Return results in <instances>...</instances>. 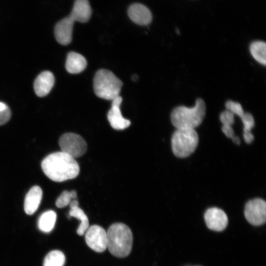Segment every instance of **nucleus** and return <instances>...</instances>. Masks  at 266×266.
Here are the masks:
<instances>
[{
	"label": "nucleus",
	"mask_w": 266,
	"mask_h": 266,
	"mask_svg": "<svg viewBox=\"0 0 266 266\" xmlns=\"http://www.w3.org/2000/svg\"><path fill=\"white\" fill-rule=\"evenodd\" d=\"M45 174L55 182H63L77 176L80 168L75 159L61 151L52 153L41 163Z\"/></svg>",
	"instance_id": "obj_1"
},
{
	"label": "nucleus",
	"mask_w": 266,
	"mask_h": 266,
	"mask_svg": "<svg viewBox=\"0 0 266 266\" xmlns=\"http://www.w3.org/2000/svg\"><path fill=\"white\" fill-rule=\"evenodd\" d=\"M106 232L107 248L111 254L118 258L128 256L131 252L133 240L129 227L123 223H114Z\"/></svg>",
	"instance_id": "obj_2"
},
{
	"label": "nucleus",
	"mask_w": 266,
	"mask_h": 266,
	"mask_svg": "<svg viewBox=\"0 0 266 266\" xmlns=\"http://www.w3.org/2000/svg\"><path fill=\"white\" fill-rule=\"evenodd\" d=\"M205 111L204 100L199 98L193 107L179 106L175 108L171 113V121L177 129H195L202 122Z\"/></svg>",
	"instance_id": "obj_3"
},
{
	"label": "nucleus",
	"mask_w": 266,
	"mask_h": 266,
	"mask_svg": "<svg viewBox=\"0 0 266 266\" xmlns=\"http://www.w3.org/2000/svg\"><path fill=\"white\" fill-rule=\"evenodd\" d=\"M122 81L115 74L107 69H101L96 73L94 78V90L99 98L111 100L119 96Z\"/></svg>",
	"instance_id": "obj_4"
},
{
	"label": "nucleus",
	"mask_w": 266,
	"mask_h": 266,
	"mask_svg": "<svg viewBox=\"0 0 266 266\" xmlns=\"http://www.w3.org/2000/svg\"><path fill=\"white\" fill-rule=\"evenodd\" d=\"M199 136L195 129H177L171 137V148L174 155L180 158L188 157L196 150Z\"/></svg>",
	"instance_id": "obj_5"
},
{
	"label": "nucleus",
	"mask_w": 266,
	"mask_h": 266,
	"mask_svg": "<svg viewBox=\"0 0 266 266\" xmlns=\"http://www.w3.org/2000/svg\"><path fill=\"white\" fill-rule=\"evenodd\" d=\"M59 144L62 152L74 159L83 155L87 149L85 140L74 133H69L62 135L59 139Z\"/></svg>",
	"instance_id": "obj_6"
},
{
	"label": "nucleus",
	"mask_w": 266,
	"mask_h": 266,
	"mask_svg": "<svg viewBox=\"0 0 266 266\" xmlns=\"http://www.w3.org/2000/svg\"><path fill=\"white\" fill-rule=\"evenodd\" d=\"M244 215L247 221L254 226H260L266 221V202L257 198L248 201L245 204Z\"/></svg>",
	"instance_id": "obj_7"
},
{
	"label": "nucleus",
	"mask_w": 266,
	"mask_h": 266,
	"mask_svg": "<svg viewBox=\"0 0 266 266\" xmlns=\"http://www.w3.org/2000/svg\"><path fill=\"white\" fill-rule=\"evenodd\" d=\"M85 240L87 245L93 250L102 252L107 246V232L99 225L91 226L85 232Z\"/></svg>",
	"instance_id": "obj_8"
},
{
	"label": "nucleus",
	"mask_w": 266,
	"mask_h": 266,
	"mask_svg": "<svg viewBox=\"0 0 266 266\" xmlns=\"http://www.w3.org/2000/svg\"><path fill=\"white\" fill-rule=\"evenodd\" d=\"M204 218L207 227L215 231H222L227 227L228 217L222 209L212 207L208 209L204 213Z\"/></svg>",
	"instance_id": "obj_9"
},
{
	"label": "nucleus",
	"mask_w": 266,
	"mask_h": 266,
	"mask_svg": "<svg viewBox=\"0 0 266 266\" xmlns=\"http://www.w3.org/2000/svg\"><path fill=\"white\" fill-rule=\"evenodd\" d=\"M122 101L121 96L112 100L111 107L107 113V119L111 126L117 130H122L131 124L129 120L124 118L121 112L120 105Z\"/></svg>",
	"instance_id": "obj_10"
},
{
	"label": "nucleus",
	"mask_w": 266,
	"mask_h": 266,
	"mask_svg": "<svg viewBox=\"0 0 266 266\" xmlns=\"http://www.w3.org/2000/svg\"><path fill=\"white\" fill-rule=\"evenodd\" d=\"M74 21L69 16L59 21L55 26L54 33L57 41L62 45H67L72 40Z\"/></svg>",
	"instance_id": "obj_11"
},
{
	"label": "nucleus",
	"mask_w": 266,
	"mask_h": 266,
	"mask_svg": "<svg viewBox=\"0 0 266 266\" xmlns=\"http://www.w3.org/2000/svg\"><path fill=\"white\" fill-rule=\"evenodd\" d=\"M128 12L131 20L139 25H148L152 19L150 10L141 3L133 4L129 7Z\"/></svg>",
	"instance_id": "obj_12"
},
{
	"label": "nucleus",
	"mask_w": 266,
	"mask_h": 266,
	"mask_svg": "<svg viewBox=\"0 0 266 266\" xmlns=\"http://www.w3.org/2000/svg\"><path fill=\"white\" fill-rule=\"evenodd\" d=\"M54 82V76L51 72H41L34 82V90L36 95L40 97L46 96L52 88Z\"/></svg>",
	"instance_id": "obj_13"
},
{
	"label": "nucleus",
	"mask_w": 266,
	"mask_h": 266,
	"mask_svg": "<svg viewBox=\"0 0 266 266\" xmlns=\"http://www.w3.org/2000/svg\"><path fill=\"white\" fill-rule=\"evenodd\" d=\"M92 14V9L88 0H75L69 15L74 21L86 23Z\"/></svg>",
	"instance_id": "obj_14"
},
{
	"label": "nucleus",
	"mask_w": 266,
	"mask_h": 266,
	"mask_svg": "<svg viewBox=\"0 0 266 266\" xmlns=\"http://www.w3.org/2000/svg\"><path fill=\"white\" fill-rule=\"evenodd\" d=\"M42 197V191L38 186H33L27 194L24 201V210L28 215L33 214L37 209Z\"/></svg>",
	"instance_id": "obj_15"
},
{
	"label": "nucleus",
	"mask_w": 266,
	"mask_h": 266,
	"mask_svg": "<svg viewBox=\"0 0 266 266\" xmlns=\"http://www.w3.org/2000/svg\"><path fill=\"white\" fill-rule=\"evenodd\" d=\"M87 66V61L82 55L74 52L68 53L67 56L66 68L70 73H79Z\"/></svg>",
	"instance_id": "obj_16"
},
{
	"label": "nucleus",
	"mask_w": 266,
	"mask_h": 266,
	"mask_svg": "<svg viewBox=\"0 0 266 266\" xmlns=\"http://www.w3.org/2000/svg\"><path fill=\"white\" fill-rule=\"evenodd\" d=\"M70 210L69 215L77 218L80 221L77 230V233L79 235H83L89 227L88 218L83 210L79 207L77 200H73L69 203Z\"/></svg>",
	"instance_id": "obj_17"
},
{
	"label": "nucleus",
	"mask_w": 266,
	"mask_h": 266,
	"mask_svg": "<svg viewBox=\"0 0 266 266\" xmlns=\"http://www.w3.org/2000/svg\"><path fill=\"white\" fill-rule=\"evenodd\" d=\"M57 218L56 212L48 210L42 214L38 221V227L42 232L48 233L54 228Z\"/></svg>",
	"instance_id": "obj_18"
},
{
	"label": "nucleus",
	"mask_w": 266,
	"mask_h": 266,
	"mask_svg": "<svg viewBox=\"0 0 266 266\" xmlns=\"http://www.w3.org/2000/svg\"><path fill=\"white\" fill-rule=\"evenodd\" d=\"M250 53L253 57L264 66L266 64V44L262 41L253 42L250 46Z\"/></svg>",
	"instance_id": "obj_19"
},
{
	"label": "nucleus",
	"mask_w": 266,
	"mask_h": 266,
	"mask_svg": "<svg viewBox=\"0 0 266 266\" xmlns=\"http://www.w3.org/2000/svg\"><path fill=\"white\" fill-rule=\"evenodd\" d=\"M243 124V138L246 143H251L254 140V135L251 130L255 125L254 119L250 113H245L240 117Z\"/></svg>",
	"instance_id": "obj_20"
},
{
	"label": "nucleus",
	"mask_w": 266,
	"mask_h": 266,
	"mask_svg": "<svg viewBox=\"0 0 266 266\" xmlns=\"http://www.w3.org/2000/svg\"><path fill=\"white\" fill-rule=\"evenodd\" d=\"M66 257L59 250H53L47 254L43 261V266H64Z\"/></svg>",
	"instance_id": "obj_21"
},
{
	"label": "nucleus",
	"mask_w": 266,
	"mask_h": 266,
	"mask_svg": "<svg viewBox=\"0 0 266 266\" xmlns=\"http://www.w3.org/2000/svg\"><path fill=\"white\" fill-rule=\"evenodd\" d=\"M77 197L75 191H64L58 197L56 201V205L58 208H63L69 205L70 202Z\"/></svg>",
	"instance_id": "obj_22"
},
{
	"label": "nucleus",
	"mask_w": 266,
	"mask_h": 266,
	"mask_svg": "<svg viewBox=\"0 0 266 266\" xmlns=\"http://www.w3.org/2000/svg\"><path fill=\"white\" fill-rule=\"evenodd\" d=\"M227 110L231 111L234 115H237L240 117L244 113V111L241 104L233 100H228L226 103Z\"/></svg>",
	"instance_id": "obj_23"
},
{
	"label": "nucleus",
	"mask_w": 266,
	"mask_h": 266,
	"mask_svg": "<svg viewBox=\"0 0 266 266\" xmlns=\"http://www.w3.org/2000/svg\"><path fill=\"white\" fill-rule=\"evenodd\" d=\"M220 120L224 127H232L234 121V114L226 110L220 115Z\"/></svg>",
	"instance_id": "obj_24"
},
{
	"label": "nucleus",
	"mask_w": 266,
	"mask_h": 266,
	"mask_svg": "<svg viewBox=\"0 0 266 266\" xmlns=\"http://www.w3.org/2000/svg\"><path fill=\"white\" fill-rule=\"evenodd\" d=\"M11 116L10 110L4 103L0 101V126L7 123Z\"/></svg>",
	"instance_id": "obj_25"
},
{
	"label": "nucleus",
	"mask_w": 266,
	"mask_h": 266,
	"mask_svg": "<svg viewBox=\"0 0 266 266\" xmlns=\"http://www.w3.org/2000/svg\"><path fill=\"white\" fill-rule=\"evenodd\" d=\"M232 139L233 142L236 143L238 145H239L240 143V140L239 138L237 136L234 135V136L233 137Z\"/></svg>",
	"instance_id": "obj_26"
},
{
	"label": "nucleus",
	"mask_w": 266,
	"mask_h": 266,
	"mask_svg": "<svg viewBox=\"0 0 266 266\" xmlns=\"http://www.w3.org/2000/svg\"><path fill=\"white\" fill-rule=\"evenodd\" d=\"M137 78H138V76L136 75H133L132 76V79L133 81L137 80Z\"/></svg>",
	"instance_id": "obj_27"
}]
</instances>
